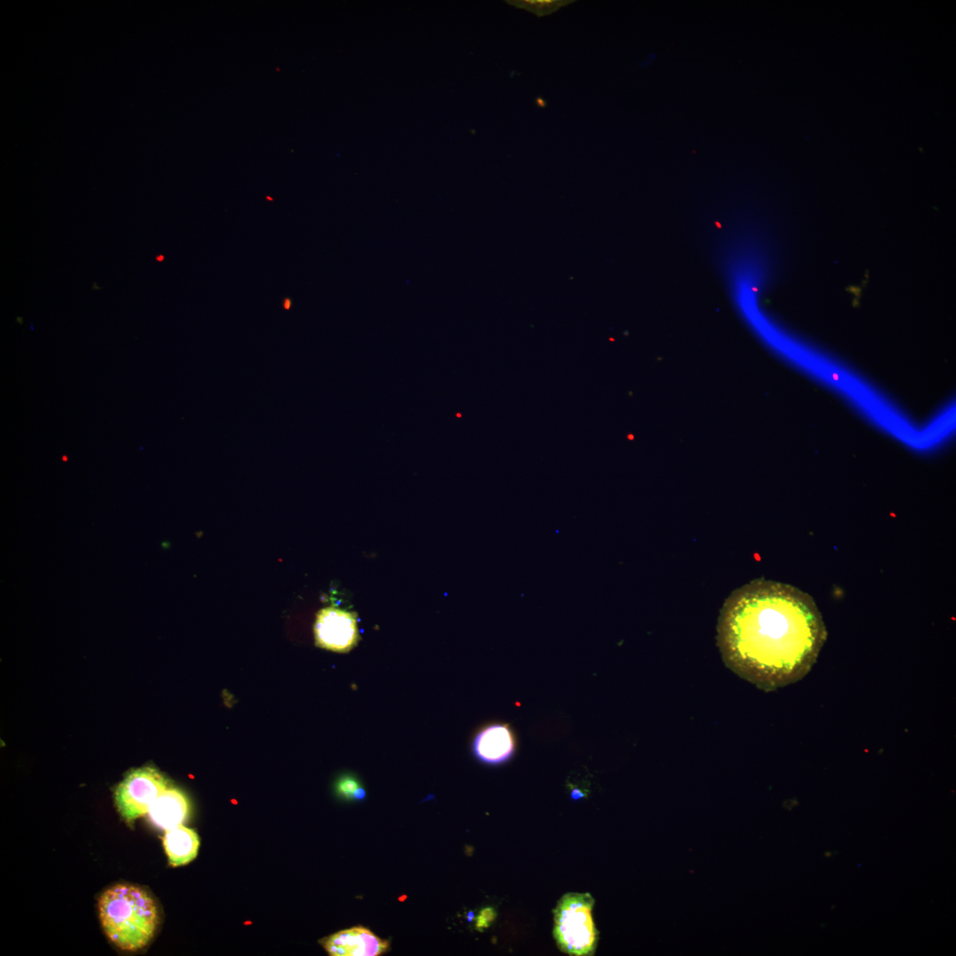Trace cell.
<instances>
[{
	"mask_svg": "<svg viewBox=\"0 0 956 956\" xmlns=\"http://www.w3.org/2000/svg\"><path fill=\"white\" fill-rule=\"evenodd\" d=\"M516 740L508 724L494 723L482 729L473 742L478 759L488 764H500L512 757Z\"/></svg>",
	"mask_w": 956,
	"mask_h": 956,
	"instance_id": "cell-7",
	"label": "cell"
},
{
	"mask_svg": "<svg viewBox=\"0 0 956 956\" xmlns=\"http://www.w3.org/2000/svg\"><path fill=\"white\" fill-rule=\"evenodd\" d=\"M812 597L791 585L754 580L725 600L717 642L726 665L765 690L803 678L826 641Z\"/></svg>",
	"mask_w": 956,
	"mask_h": 956,
	"instance_id": "cell-1",
	"label": "cell"
},
{
	"mask_svg": "<svg viewBox=\"0 0 956 956\" xmlns=\"http://www.w3.org/2000/svg\"><path fill=\"white\" fill-rule=\"evenodd\" d=\"M168 788L167 780L156 768L143 767L132 770L117 786V809L127 822L148 813L151 804Z\"/></svg>",
	"mask_w": 956,
	"mask_h": 956,
	"instance_id": "cell-4",
	"label": "cell"
},
{
	"mask_svg": "<svg viewBox=\"0 0 956 956\" xmlns=\"http://www.w3.org/2000/svg\"><path fill=\"white\" fill-rule=\"evenodd\" d=\"M824 856H825V857H830V856H832V852H824Z\"/></svg>",
	"mask_w": 956,
	"mask_h": 956,
	"instance_id": "cell-15",
	"label": "cell"
},
{
	"mask_svg": "<svg viewBox=\"0 0 956 956\" xmlns=\"http://www.w3.org/2000/svg\"><path fill=\"white\" fill-rule=\"evenodd\" d=\"M189 803L176 788H167L151 804L148 815L157 827L167 830L181 825L188 818Z\"/></svg>",
	"mask_w": 956,
	"mask_h": 956,
	"instance_id": "cell-8",
	"label": "cell"
},
{
	"mask_svg": "<svg viewBox=\"0 0 956 956\" xmlns=\"http://www.w3.org/2000/svg\"><path fill=\"white\" fill-rule=\"evenodd\" d=\"M320 943L331 956H379L389 950L388 940L362 926L338 931Z\"/></svg>",
	"mask_w": 956,
	"mask_h": 956,
	"instance_id": "cell-6",
	"label": "cell"
},
{
	"mask_svg": "<svg viewBox=\"0 0 956 956\" xmlns=\"http://www.w3.org/2000/svg\"><path fill=\"white\" fill-rule=\"evenodd\" d=\"M508 4L536 14L537 17L547 16L560 8L568 5L574 0H507Z\"/></svg>",
	"mask_w": 956,
	"mask_h": 956,
	"instance_id": "cell-10",
	"label": "cell"
},
{
	"mask_svg": "<svg viewBox=\"0 0 956 956\" xmlns=\"http://www.w3.org/2000/svg\"><path fill=\"white\" fill-rule=\"evenodd\" d=\"M290 305H291V301H290V299H289V298H288V297H286V298L284 299V301H283V305H284V308H285V309H289V307H290Z\"/></svg>",
	"mask_w": 956,
	"mask_h": 956,
	"instance_id": "cell-14",
	"label": "cell"
},
{
	"mask_svg": "<svg viewBox=\"0 0 956 956\" xmlns=\"http://www.w3.org/2000/svg\"><path fill=\"white\" fill-rule=\"evenodd\" d=\"M495 916L496 913L493 908L487 907L482 909L476 919V929L482 931L483 929L487 928L490 925V923L494 920Z\"/></svg>",
	"mask_w": 956,
	"mask_h": 956,
	"instance_id": "cell-12",
	"label": "cell"
},
{
	"mask_svg": "<svg viewBox=\"0 0 956 956\" xmlns=\"http://www.w3.org/2000/svg\"><path fill=\"white\" fill-rule=\"evenodd\" d=\"M536 103L539 107H544L546 105V101L540 96L536 99Z\"/></svg>",
	"mask_w": 956,
	"mask_h": 956,
	"instance_id": "cell-13",
	"label": "cell"
},
{
	"mask_svg": "<svg viewBox=\"0 0 956 956\" xmlns=\"http://www.w3.org/2000/svg\"><path fill=\"white\" fill-rule=\"evenodd\" d=\"M199 844L197 832L182 824L166 830L163 836V846L172 867L186 865L193 860L197 855Z\"/></svg>",
	"mask_w": 956,
	"mask_h": 956,
	"instance_id": "cell-9",
	"label": "cell"
},
{
	"mask_svg": "<svg viewBox=\"0 0 956 956\" xmlns=\"http://www.w3.org/2000/svg\"><path fill=\"white\" fill-rule=\"evenodd\" d=\"M359 787V783L355 778L347 775L338 781L336 790L341 796L346 798H353L356 790Z\"/></svg>",
	"mask_w": 956,
	"mask_h": 956,
	"instance_id": "cell-11",
	"label": "cell"
},
{
	"mask_svg": "<svg viewBox=\"0 0 956 956\" xmlns=\"http://www.w3.org/2000/svg\"><path fill=\"white\" fill-rule=\"evenodd\" d=\"M594 899L589 893L569 892L553 910V937L561 952L572 956L595 952L598 932L592 918Z\"/></svg>",
	"mask_w": 956,
	"mask_h": 956,
	"instance_id": "cell-3",
	"label": "cell"
},
{
	"mask_svg": "<svg viewBox=\"0 0 956 956\" xmlns=\"http://www.w3.org/2000/svg\"><path fill=\"white\" fill-rule=\"evenodd\" d=\"M315 644L338 653L351 651L360 639L358 615L335 606L320 609L313 625Z\"/></svg>",
	"mask_w": 956,
	"mask_h": 956,
	"instance_id": "cell-5",
	"label": "cell"
},
{
	"mask_svg": "<svg viewBox=\"0 0 956 956\" xmlns=\"http://www.w3.org/2000/svg\"><path fill=\"white\" fill-rule=\"evenodd\" d=\"M98 912L105 935L124 951L146 946L158 923L154 900L144 890L130 884H116L103 892Z\"/></svg>",
	"mask_w": 956,
	"mask_h": 956,
	"instance_id": "cell-2",
	"label": "cell"
}]
</instances>
